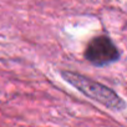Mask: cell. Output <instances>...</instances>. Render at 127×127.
<instances>
[{
    "label": "cell",
    "instance_id": "6da1fadb",
    "mask_svg": "<svg viewBox=\"0 0 127 127\" xmlns=\"http://www.w3.org/2000/svg\"><path fill=\"white\" fill-rule=\"evenodd\" d=\"M62 79L66 82H69L71 86L77 89L80 92H82L85 96L92 98L94 101L103 105L105 107L113 110V111H121L126 107L125 101L110 87L96 82L91 79H87L80 74L72 72V71H62L61 72Z\"/></svg>",
    "mask_w": 127,
    "mask_h": 127
},
{
    "label": "cell",
    "instance_id": "7a4b0ae2",
    "mask_svg": "<svg viewBox=\"0 0 127 127\" xmlns=\"http://www.w3.org/2000/svg\"><path fill=\"white\" fill-rule=\"evenodd\" d=\"M85 57L95 66H106L120 59V51L108 36L101 35L89 42Z\"/></svg>",
    "mask_w": 127,
    "mask_h": 127
}]
</instances>
